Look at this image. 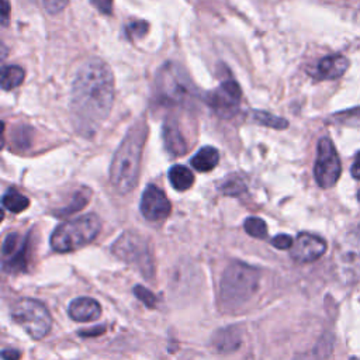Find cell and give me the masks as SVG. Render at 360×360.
I'll return each instance as SVG.
<instances>
[{
	"label": "cell",
	"mask_w": 360,
	"mask_h": 360,
	"mask_svg": "<svg viewBox=\"0 0 360 360\" xmlns=\"http://www.w3.org/2000/svg\"><path fill=\"white\" fill-rule=\"evenodd\" d=\"M220 162V153L213 146L201 148L192 158V166L198 172H210Z\"/></svg>",
	"instance_id": "cell-18"
},
{
	"label": "cell",
	"mask_w": 360,
	"mask_h": 360,
	"mask_svg": "<svg viewBox=\"0 0 360 360\" xmlns=\"http://www.w3.org/2000/svg\"><path fill=\"white\" fill-rule=\"evenodd\" d=\"M157 90L159 97L169 105H192L196 99V89L188 73L177 64H165L157 78Z\"/></svg>",
	"instance_id": "cell-5"
},
{
	"label": "cell",
	"mask_w": 360,
	"mask_h": 360,
	"mask_svg": "<svg viewBox=\"0 0 360 360\" xmlns=\"http://www.w3.org/2000/svg\"><path fill=\"white\" fill-rule=\"evenodd\" d=\"M128 34L130 37H136V38H141L148 33V23L146 21H134L127 27Z\"/></svg>",
	"instance_id": "cell-26"
},
{
	"label": "cell",
	"mask_w": 360,
	"mask_h": 360,
	"mask_svg": "<svg viewBox=\"0 0 360 360\" xmlns=\"http://www.w3.org/2000/svg\"><path fill=\"white\" fill-rule=\"evenodd\" d=\"M241 88L237 82L234 81H225L220 85L218 89H216L214 92H210L205 97L209 105L217 110L221 114H228L231 112H234L240 101H241Z\"/></svg>",
	"instance_id": "cell-13"
},
{
	"label": "cell",
	"mask_w": 360,
	"mask_h": 360,
	"mask_svg": "<svg viewBox=\"0 0 360 360\" xmlns=\"http://www.w3.org/2000/svg\"><path fill=\"white\" fill-rule=\"evenodd\" d=\"M103 332H105V328H100V326H97L96 329H89V331H82L81 332V335L82 337H94V335H100V333H103Z\"/></svg>",
	"instance_id": "cell-33"
},
{
	"label": "cell",
	"mask_w": 360,
	"mask_h": 360,
	"mask_svg": "<svg viewBox=\"0 0 360 360\" xmlns=\"http://www.w3.org/2000/svg\"><path fill=\"white\" fill-rule=\"evenodd\" d=\"M68 314L73 321L92 322L101 316V307L94 298L79 297L69 304Z\"/></svg>",
	"instance_id": "cell-14"
},
{
	"label": "cell",
	"mask_w": 360,
	"mask_h": 360,
	"mask_svg": "<svg viewBox=\"0 0 360 360\" xmlns=\"http://www.w3.org/2000/svg\"><path fill=\"white\" fill-rule=\"evenodd\" d=\"M162 138L165 148L172 153L173 157L185 155L188 152V142L180 133V128L175 120H166L162 130Z\"/></svg>",
	"instance_id": "cell-17"
},
{
	"label": "cell",
	"mask_w": 360,
	"mask_h": 360,
	"mask_svg": "<svg viewBox=\"0 0 360 360\" xmlns=\"http://www.w3.org/2000/svg\"><path fill=\"white\" fill-rule=\"evenodd\" d=\"M349 61L342 55H329L322 58L316 70L317 79L321 81H332L338 79L348 70Z\"/></svg>",
	"instance_id": "cell-16"
},
{
	"label": "cell",
	"mask_w": 360,
	"mask_h": 360,
	"mask_svg": "<svg viewBox=\"0 0 360 360\" xmlns=\"http://www.w3.org/2000/svg\"><path fill=\"white\" fill-rule=\"evenodd\" d=\"M335 266L345 285H355L360 280V222L349 228L338 241Z\"/></svg>",
	"instance_id": "cell-8"
},
{
	"label": "cell",
	"mask_w": 360,
	"mask_h": 360,
	"mask_svg": "<svg viewBox=\"0 0 360 360\" xmlns=\"http://www.w3.org/2000/svg\"><path fill=\"white\" fill-rule=\"evenodd\" d=\"M134 294H136V297H137L140 301H142L146 307H149V308L155 307V304H157V297L153 296L148 289H145L144 286H136Z\"/></svg>",
	"instance_id": "cell-25"
},
{
	"label": "cell",
	"mask_w": 360,
	"mask_h": 360,
	"mask_svg": "<svg viewBox=\"0 0 360 360\" xmlns=\"http://www.w3.org/2000/svg\"><path fill=\"white\" fill-rule=\"evenodd\" d=\"M92 5L103 14L110 16L113 12V0H90Z\"/></svg>",
	"instance_id": "cell-29"
},
{
	"label": "cell",
	"mask_w": 360,
	"mask_h": 360,
	"mask_svg": "<svg viewBox=\"0 0 360 360\" xmlns=\"http://www.w3.org/2000/svg\"><path fill=\"white\" fill-rule=\"evenodd\" d=\"M259 289V270L244 262L231 263L221 279V301L227 308L248 303Z\"/></svg>",
	"instance_id": "cell-3"
},
{
	"label": "cell",
	"mask_w": 360,
	"mask_h": 360,
	"mask_svg": "<svg viewBox=\"0 0 360 360\" xmlns=\"http://www.w3.org/2000/svg\"><path fill=\"white\" fill-rule=\"evenodd\" d=\"M88 201H89V193H86V194L78 193L73 197L72 203L68 205V207H65L64 210L58 211V214H55V216L65 217V216H69V214H73L76 211H79V210H82L85 207V205L88 204Z\"/></svg>",
	"instance_id": "cell-24"
},
{
	"label": "cell",
	"mask_w": 360,
	"mask_h": 360,
	"mask_svg": "<svg viewBox=\"0 0 360 360\" xmlns=\"http://www.w3.org/2000/svg\"><path fill=\"white\" fill-rule=\"evenodd\" d=\"M2 203H3V207L6 210H9L10 213H14V214L27 210L29 205H30V200L16 190H9L3 196Z\"/></svg>",
	"instance_id": "cell-21"
},
{
	"label": "cell",
	"mask_w": 360,
	"mask_h": 360,
	"mask_svg": "<svg viewBox=\"0 0 360 360\" xmlns=\"http://www.w3.org/2000/svg\"><path fill=\"white\" fill-rule=\"evenodd\" d=\"M244 228L246 231V234L253 237L263 240L268 235V225L262 218L258 217H249L244 222Z\"/></svg>",
	"instance_id": "cell-23"
},
{
	"label": "cell",
	"mask_w": 360,
	"mask_h": 360,
	"mask_svg": "<svg viewBox=\"0 0 360 360\" xmlns=\"http://www.w3.org/2000/svg\"><path fill=\"white\" fill-rule=\"evenodd\" d=\"M253 121L266 125V127H272L276 128V130H285L286 127H289V121L285 120L283 117H277L265 112H253Z\"/></svg>",
	"instance_id": "cell-22"
},
{
	"label": "cell",
	"mask_w": 360,
	"mask_h": 360,
	"mask_svg": "<svg viewBox=\"0 0 360 360\" xmlns=\"http://www.w3.org/2000/svg\"><path fill=\"white\" fill-rule=\"evenodd\" d=\"M350 360H359V359H357V357H352Z\"/></svg>",
	"instance_id": "cell-35"
},
{
	"label": "cell",
	"mask_w": 360,
	"mask_h": 360,
	"mask_svg": "<svg viewBox=\"0 0 360 360\" xmlns=\"http://www.w3.org/2000/svg\"><path fill=\"white\" fill-rule=\"evenodd\" d=\"M69 0H42L44 8L49 14L61 13L66 6Z\"/></svg>",
	"instance_id": "cell-27"
},
{
	"label": "cell",
	"mask_w": 360,
	"mask_h": 360,
	"mask_svg": "<svg viewBox=\"0 0 360 360\" xmlns=\"http://www.w3.org/2000/svg\"><path fill=\"white\" fill-rule=\"evenodd\" d=\"M169 182L179 192L189 190L194 183V175L183 165H175L169 170Z\"/></svg>",
	"instance_id": "cell-19"
},
{
	"label": "cell",
	"mask_w": 360,
	"mask_h": 360,
	"mask_svg": "<svg viewBox=\"0 0 360 360\" xmlns=\"http://www.w3.org/2000/svg\"><path fill=\"white\" fill-rule=\"evenodd\" d=\"M112 252L128 263L136 268L145 279L155 276V262L145 238L137 233H124L112 246Z\"/></svg>",
	"instance_id": "cell-6"
},
{
	"label": "cell",
	"mask_w": 360,
	"mask_h": 360,
	"mask_svg": "<svg viewBox=\"0 0 360 360\" xmlns=\"http://www.w3.org/2000/svg\"><path fill=\"white\" fill-rule=\"evenodd\" d=\"M24 78H25V73H24L23 68H20L17 65H10V66L3 68L2 81H0V83H2L3 90H12V89L20 86L23 83Z\"/></svg>",
	"instance_id": "cell-20"
},
{
	"label": "cell",
	"mask_w": 360,
	"mask_h": 360,
	"mask_svg": "<svg viewBox=\"0 0 360 360\" xmlns=\"http://www.w3.org/2000/svg\"><path fill=\"white\" fill-rule=\"evenodd\" d=\"M148 136V125L138 120L117 148L110 166V183L118 194L130 193L140 177L141 159Z\"/></svg>",
	"instance_id": "cell-2"
},
{
	"label": "cell",
	"mask_w": 360,
	"mask_h": 360,
	"mask_svg": "<svg viewBox=\"0 0 360 360\" xmlns=\"http://www.w3.org/2000/svg\"><path fill=\"white\" fill-rule=\"evenodd\" d=\"M2 357H3V360H20L21 352L17 350V349H10V348H8V349H5V350L2 352Z\"/></svg>",
	"instance_id": "cell-30"
},
{
	"label": "cell",
	"mask_w": 360,
	"mask_h": 360,
	"mask_svg": "<svg viewBox=\"0 0 360 360\" xmlns=\"http://www.w3.org/2000/svg\"><path fill=\"white\" fill-rule=\"evenodd\" d=\"M242 344L241 331L235 325L222 328L214 333L211 339V346L217 353H233L240 349Z\"/></svg>",
	"instance_id": "cell-15"
},
{
	"label": "cell",
	"mask_w": 360,
	"mask_h": 360,
	"mask_svg": "<svg viewBox=\"0 0 360 360\" xmlns=\"http://www.w3.org/2000/svg\"><path fill=\"white\" fill-rule=\"evenodd\" d=\"M2 268L6 273L24 272L27 268V240L9 234L2 248Z\"/></svg>",
	"instance_id": "cell-10"
},
{
	"label": "cell",
	"mask_w": 360,
	"mask_h": 360,
	"mask_svg": "<svg viewBox=\"0 0 360 360\" xmlns=\"http://www.w3.org/2000/svg\"><path fill=\"white\" fill-rule=\"evenodd\" d=\"M314 176L318 186H321L322 189L335 186L341 176V162L338 152L332 141L328 138H322L318 142Z\"/></svg>",
	"instance_id": "cell-9"
},
{
	"label": "cell",
	"mask_w": 360,
	"mask_h": 360,
	"mask_svg": "<svg viewBox=\"0 0 360 360\" xmlns=\"http://www.w3.org/2000/svg\"><path fill=\"white\" fill-rule=\"evenodd\" d=\"M12 318L33 339L47 337L53 326V317L48 308L41 301L33 298L18 300L12 308Z\"/></svg>",
	"instance_id": "cell-7"
},
{
	"label": "cell",
	"mask_w": 360,
	"mask_h": 360,
	"mask_svg": "<svg viewBox=\"0 0 360 360\" xmlns=\"http://www.w3.org/2000/svg\"><path fill=\"white\" fill-rule=\"evenodd\" d=\"M141 213L148 221H162L169 217L172 204L166 194L155 185H149L141 198Z\"/></svg>",
	"instance_id": "cell-11"
},
{
	"label": "cell",
	"mask_w": 360,
	"mask_h": 360,
	"mask_svg": "<svg viewBox=\"0 0 360 360\" xmlns=\"http://www.w3.org/2000/svg\"><path fill=\"white\" fill-rule=\"evenodd\" d=\"M326 250V242L314 234L301 233L294 240L293 248L290 249L292 258L298 263H310L317 259Z\"/></svg>",
	"instance_id": "cell-12"
},
{
	"label": "cell",
	"mask_w": 360,
	"mask_h": 360,
	"mask_svg": "<svg viewBox=\"0 0 360 360\" xmlns=\"http://www.w3.org/2000/svg\"><path fill=\"white\" fill-rule=\"evenodd\" d=\"M357 200L360 201V190H359V193H357Z\"/></svg>",
	"instance_id": "cell-34"
},
{
	"label": "cell",
	"mask_w": 360,
	"mask_h": 360,
	"mask_svg": "<svg viewBox=\"0 0 360 360\" xmlns=\"http://www.w3.org/2000/svg\"><path fill=\"white\" fill-rule=\"evenodd\" d=\"M352 176L355 177V179H357V180H360V152L357 153V155H356V158H355V162H353V165H352Z\"/></svg>",
	"instance_id": "cell-31"
},
{
	"label": "cell",
	"mask_w": 360,
	"mask_h": 360,
	"mask_svg": "<svg viewBox=\"0 0 360 360\" xmlns=\"http://www.w3.org/2000/svg\"><path fill=\"white\" fill-rule=\"evenodd\" d=\"M114 76L99 58L86 61L76 73L70 97V118L76 133L93 137L113 109Z\"/></svg>",
	"instance_id": "cell-1"
},
{
	"label": "cell",
	"mask_w": 360,
	"mask_h": 360,
	"mask_svg": "<svg viewBox=\"0 0 360 360\" xmlns=\"http://www.w3.org/2000/svg\"><path fill=\"white\" fill-rule=\"evenodd\" d=\"M101 222L96 214H86L62 222L51 235V248L66 253L90 244L100 233Z\"/></svg>",
	"instance_id": "cell-4"
},
{
	"label": "cell",
	"mask_w": 360,
	"mask_h": 360,
	"mask_svg": "<svg viewBox=\"0 0 360 360\" xmlns=\"http://www.w3.org/2000/svg\"><path fill=\"white\" fill-rule=\"evenodd\" d=\"M9 12H10L9 2H8V0H2V24H3V25H8Z\"/></svg>",
	"instance_id": "cell-32"
},
{
	"label": "cell",
	"mask_w": 360,
	"mask_h": 360,
	"mask_svg": "<svg viewBox=\"0 0 360 360\" xmlns=\"http://www.w3.org/2000/svg\"><path fill=\"white\" fill-rule=\"evenodd\" d=\"M293 244H294V240L287 235V234H280V235H276L273 240H272V245L277 249H281V250H286V249H292L293 248Z\"/></svg>",
	"instance_id": "cell-28"
}]
</instances>
